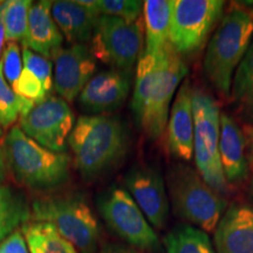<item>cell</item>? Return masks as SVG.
Here are the masks:
<instances>
[{
	"label": "cell",
	"instance_id": "6da1fadb",
	"mask_svg": "<svg viewBox=\"0 0 253 253\" xmlns=\"http://www.w3.org/2000/svg\"><path fill=\"white\" fill-rule=\"evenodd\" d=\"M188 67L171 43L158 54L142 52L136 67L131 112L138 129L151 141L166 130L170 104Z\"/></svg>",
	"mask_w": 253,
	"mask_h": 253
},
{
	"label": "cell",
	"instance_id": "7a4b0ae2",
	"mask_svg": "<svg viewBox=\"0 0 253 253\" xmlns=\"http://www.w3.org/2000/svg\"><path fill=\"white\" fill-rule=\"evenodd\" d=\"M67 144L75 169L86 179H95L122 163L130 149V134L119 116L84 115L75 122Z\"/></svg>",
	"mask_w": 253,
	"mask_h": 253
},
{
	"label": "cell",
	"instance_id": "3957f363",
	"mask_svg": "<svg viewBox=\"0 0 253 253\" xmlns=\"http://www.w3.org/2000/svg\"><path fill=\"white\" fill-rule=\"evenodd\" d=\"M7 169L15 181L37 191L61 188L71 177L72 160L66 153L50 151L12 126L4 140Z\"/></svg>",
	"mask_w": 253,
	"mask_h": 253
},
{
	"label": "cell",
	"instance_id": "277c9868",
	"mask_svg": "<svg viewBox=\"0 0 253 253\" xmlns=\"http://www.w3.org/2000/svg\"><path fill=\"white\" fill-rule=\"evenodd\" d=\"M253 40V17L242 7H232L221 18L214 31L203 61L205 77L225 97L238 66Z\"/></svg>",
	"mask_w": 253,
	"mask_h": 253
},
{
	"label": "cell",
	"instance_id": "5b68a950",
	"mask_svg": "<svg viewBox=\"0 0 253 253\" xmlns=\"http://www.w3.org/2000/svg\"><path fill=\"white\" fill-rule=\"evenodd\" d=\"M31 220L52 224L80 253L100 248V225L89 203L80 192H52L31 204Z\"/></svg>",
	"mask_w": 253,
	"mask_h": 253
},
{
	"label": "cell",
	"instance_id": "8992f818",
	"mask_svg": "<svg viewBox=\"0 0 253 253\" xmlns=\"http://www.w3.org/2000/svg\"><path fill=\"white\" fill-rule=\"evenodd\" d=\"M168 191L173 212L189 225L212 232L227 209V199L211 188L197 170L177 163L168 173Z\"/></svg>",
	"mask_w": 253,
	"mask_h": 253
},
{
	"label": "cell",
	"instance_id": "52a82bcc",
	"mask_svg": "<svg viewBox=\"0 0 253 253\" xmlns=\"http://www.w3.org/2000/svg\"><path fill=\"white\" fill-rule=\"evenodd\" d=\"M192 114L197 171L211 188L226 197L230 194V185L224 176L219 157V106L210 93L199 87H192Z\"/></svg>",
	"mask_w": 253,
	"mask_h": 253
},
{
	"label": "cell",
	"instance_id": "ba28073f",
	"mask_svg": "<svg viewBox=\"0 0 253 253\" xmlns=\"http://www.w3.org/2000/svg\"><path fill=\"white\" fill-rule=\"evenodd\" d=\"M97 209L107 226L126 245L151 253L161 251L160 238L125 189L110 186L103 191L97 198Z\"/></svg>",
	"mask_w": 253,
	"mask_h": 253
},
{
	"label": "cell",
	"instance_id": "9c48e42d",
	"mask_svg": "<svg viewBox=\"0 0 253 253\" xmlns=\"http://www.w3.org/2000/svg\"><path fill=\"white\" fill-rule=\"evenodd\" d=\"M224 6L223 0H172L169 41L179 55L192 56L203 49Z\"/></svg>",
	"mask_w": 253,
	"mask_h": 253
},
{
	"label": "cell",
	"instance_id": "30bf717a",
	"mask_svg": "<svg viewBox=\"0 0 253 253\" xmlns=\"http://www.w3.org/2000/svg\"><path fill=\"white\" fill-rule=\"evenodd\" d=\"M143 24L140 20L128 23L120 18L100 15L90 39V52L114 69L131 71L142 54Z\"/></svg>",
	"mask_w": 253,
	"mask_h": 253
},
{
	"label": "cell",
	"instance_id": "8fae6325",
	"mask_svg": "<svg viewBox=\"0 0 253 253\" xmlns=\"http://www.w3.org/2000/svg\"><path fill=\"white\" fill-rule=\"evenodd\" d=\"M75 122L69 104L61 97L49 95L20 116V129L46 149L65 153Z\"/></svg>",
	"mask_w": 253,
	"mask_h": 253
},
{
	"label": "cell",
	"instance_id": "7c38bea8",
	"mask_svg": "<svg viewBox=\"0 0 253 253\" xmlns=\"http://www.w3.org/2000/svg\"><path fill=\"white\" fill-rule=\"evenodd\" d=\"M125 184L150 225L163 230L169 219L170 204L160 169L151 164H137L126 172Z\"/></svg>",
	"mask_w": 253,
	"mask_h": 253
},
{
	"label": "cell",
	"instance_id": "4fadbf2b",
	"mask_svg": "<svg viewBox=\"0 0 253 253\" xmlns=\"http://www.w3.org/2000/svg\"><path fill=\"white\" fill-rule=\"evenodd\" d=\"M53 87L66 102H73L95 75L96 60L86 43H73L54 55Z\"/></svg>",
	"mask_w": 253,
	"mask_h": 253
},
{
	"label": "cell",
	"instance_id": "5bb4252c",
	"mask_svg": "<svg viewBox=\"0 0 253 253\" xmlns=\"http://www.w3.org/2000/svg\"><path fill=\"white\" fill-rule=\"evenodd\" d=\"M130 93V74L119 69L99 72L79 95V104L91 115H104L126 102Z\"/></svg>",
	"mask_w": 253,
	"mask_h": 253
},
{
	"label": "cell",
	"instance_id": "9a60e30c",
	"mask_svg": "<svg viewBox=\"0 0 253 253\" xmlns=\"http://www.w3.org/2000/svg\"><path fill=\"white\" fill-rule=\"evenodd\" d=\"M214 230L216 253H253V204L232 203Z\"/></svg>",
	"mask_w": 253,
	"mask_h": 253
},
{
	"label": "cell",
	"instance_id": "2e32d148",
	"mask_svg": "<svg viewBox=\"0 0 253 253\" xmlns=\"http://www.w3.org/2000/svg\"><path fill=\"white\" fill-rule=\"evenodd\" d=\"M168 148L173 157L189 162L194 156L192 87L185 80L176 93L168 120Z\"/></svg>",
	"mask_w": 253,
	"mask_h": 253
},
{
	"label": "cell",
	"instance_id": "e0dca14e",
	"mask_svg": "<svg viewBox=\"0 0 253 253\" xmlns=\"http://www.w3.org/2000/svg\"><path fill=\"white\" fill-rule=\"evenodd\" d=\"M53 1L32 2L23 47L46 59H53L62 48L63 36L52 17Z\"/></svg>",
	"mask_w": 253,
	"mask_h": 253
},
{
	"label": "cell",
	"instance_id": "ac0fdd59",
	"mask_svg": "<svg viewBox=\"0 0 253 253\" xmlns=\"http://www.w3.org/2000/svg\"><path fill=\"white\" fill-rule=\"evenodd\" d=\"M219 157L226 182L239 184L249 176L250 164L246 154V138L236 120L229 114H220Z\"/></svg>",
	"mask_w": 253,
	"mask_h": 253
},
{
	"label": "cell",
	"instance_id": "d6986e66",
	"mask_svg": "<svg viewBox=\"0 0 253 253\" xmlns=\"http://www.w3.org/2000/svg\"><path fill=\"white\" fill-rule=\"evenodd\" d=\"M52 17L68 42L84 43L91 39L100 15L79 1L58 0L52 4Z\"/></svg>",
	"mask_w": 253,
	"mask_h": 253
},
{
	"label": "cell",
	"instance_id": "ffe728a7",
	"mask_svg": "<svg viewBox=\"0 0 253 253\" xmlns=\"http://www.w3.org/2000/svg\"><path fill=\"white\" fill-rule=\"evenodd\" d=\"M143 19L145 27L144 52L158 54L170 43L171 1L168 0L143 1Z\"/></svg>",
	"mask_w": 253,
	"mask_h": 253
},
{
	"label": "cell",
	"instance_id": "44dd1931",
	"mask_svg": "<svg viewBox=\"0 0 253 253\" xmlns=\"http://www.w3.org/2000/svg\"><path fill=\"white\" fill-rule=\"evenodd\" d=\"M30 253H80L52 224L30 220L21 227Z\"/></svg>",
	"mask_w": 253,
	"mask_h": 253
},
{
	"label": "cell",
	"instance_id": "7402d4cb",
	"mask_svg": "<svg viewBox=\"0 0 253 253\" xmlns=\"http://www.w3.org/2000/svg\"><path fill=\"white\" fill-rule=\"evenodd\" d=\"M231 100L240 119L253 125V40L244 59L237 68L231 86Z\"/></svg>",
	"mask_w": 253,
	"mask_h": 253
},
{
	"label": "cell",
	"instance_id": "603a6c76",
	"mask_svg": "<svg viewBox=\"0 0 253 253\" xmlns=\"http://www.w3.org/2000/svg\"><path fill=\"white\" fill-rule=\"evenodd\" d=\"M31 220V205L24 194L0 184V243Z\"/></svg>",
	"mask_w": 253,
	"mask_h": 253
},
{
	"label": "cell",
	"instance_id": "cb8c5ba5",
	"mask_svg": "<svg viewBox=\"0 0 253 253\" xmlns=\"http://www.w3.org/2000/svg\"><path fill=\"white\" fill-rule=\"evenodd\" d=\"M167 253H216L207 232L189 224H179L163 238Z\"/></svg>",
	"mask_w": 253,
	"mask_h": 253
},
{
	"label": "cell",
	"instance_id": "d4e9b609",
	"mask_svg": "<svg viewBox=\"0 0 253 253\" xmlns=\"http://www.w3.org/2000/svg\"><path fill=\"white\" fill-rule=\"evenodd\" d=\"M32 5L30 0H8L2 18L5 40L7 42H23L27 32L28 11Z\"/></svg>",
	"mask_w": 253,
	"mask_h": 253
},
{
	"label": "cell",
	"instance_id": "484cf974",
	"mask_svg": "<svg viewBox=\"0 0 253 253\" xmlns=\"http://www.w3.org/2000/svg\"><path fill=\"white\" fill-rule=\"evenodd\" d=\"M96 7L100 15L120 18L128 23L140 20L143 1L138 0H97Z\"/></svg>",
	"mask_w": 253,
	"mask_h": 253
},
{
	"label": "cell",
	"instance_id": "4316f807",
	"mask_svg": "<svg viewBox=\"0 0 253 253\" xmlns=\"http://www.w3.org/2000/svg\"><path fill=\"white\" fill-rule=\"evenodd\" d=\"M20 116L17 94L9 87L2 74V66L0 62V126L8 128Z\"/></svg>",
	"mask_w": 253,
	"mask_h": 253
},
{
	"label": "cell",
	"instance_id": "83f0119b",
	"mask_svg": "<svg viewBox=\"0 0 253 253\" xmlns=\"http://www.w3.org/2000/svg\"><path fill=\"white\" fill-rule=\"evenodd\" d=\"M23 66L28 69L38 78V80L42 84L43 90L49 95L53 88V75H52V62L48 59L43 58L31 49L23 47Z\"/></svg>",
	"mask_w": 253,
	"mask_h": 253
},
{
	"label": "cell",
	"instance_id": "f1b7e54d",
	"mask_svg": "<svg viewBox=\"0 0 253 253\" xmlns=\"http://www.w3.org/2000/svg\"><path fill=\"white\" fill-rule=\"evenodd\" d=\"M12 89L14 90V93L19 97L33 101L34 103L40 102V101L46 99L47 96H49L45 93L42 84L38 80L36 75L26 68H23L20 77L12 84Z\"/></svg>",
	"mask_w": 253,
	"mask_h": 253
},
{
	"label": "cell",
	"instance_id": "f546056e",
	"mask_svg": "<svg viewBox=\"0 0 253 253\" xmlns=\"http://www.w3.org/2000/svg\"><path fill=\"white\" fill-rule=\"evenodd\" d=\"M0 62H1L2 74L6 82H8V84H13L20 77L24 68L23 55L17 42L6 43Z\"/></svg>",
	"mask_w": 253,
	"mask_h": 253
},
{
	"label": "cell",
	"instance_id": "4dcf8cb0",
	"mask_svg": "<svg viewBox=\"0 0 253 253\" xmlns=\"http://www.w3.org/2000/svg\"><path fill=\"white\" fill-rule=\"evenodd\" d=\"M0 253H30L21 231H14L0 243Z\"/></svg>",
	"mask_w": 253,
	"mask_h": 253
},
{
	"label": "cell",
	"instance_id": "1f68e13d",
	"mask_svg": "<svg viewBox=\"0 0 253 253\" xmlns=\"http://www.w3.org/2000/svg\"><path fill=\"white\" fill-rule=\"evenodd\" d=\"M94 253H140L131 246L126 244H116V243H108L104 244L95 251Z\"/></svg>",
	"mask_w": 253,
	"mask_h": 253
},
{
	"label": "cell",
	"instance_id": "d6a6232c",
	"mask_svg": "<svg viewBox=\"0 0 253 253\" xmlns=\"http://www.w3.org/2000/svg\"><path fill=\"white\" fill-rule=\"evenodd\" d=\"M244 135L246 138V154H248L249 164L253 168V125L245 126Z\"/></svg>",
	"mask_w": 253,
	"mask_h": 253
},
{
	"label": "cell",
	"instance_id": "836d02e7",
	"mask_svg": "<svg viewBox=\"0 0 253 253\" xmlns=\"http://www.w3.org/2000/svg\"><path fill=\"white\" fill-rule=\"evenodd\" d=\"M7 162H6V155L4 149V142H0V184L2 179L5 178L6 172H7Z\"/></svg>",
	"mask_w": 253,
	"mask_h": 253
},
{
	"label": "cell",
	"instance_id": "e575fe53",
	"mask_svg": "<svg viewBox=\"0 0 253 253\" xmlns=\"http://www.w3.org/2000/svg\"><path fill=\"white\" fill-rule=\"evenodd\" d=\"M4 40H5V32H4V26H2V24H0V54H1V50H2V45H4Z\"/></svg>",
	"mask_w": 253,
	"mask_h": 253
},
{
	"label": "cell",
	"instance_id": "d590c367",
	"mask_svg": "<svg viewBox=\"0 0 253 253\" xmlns=\"http://www.w3.org/2000/svg\"><path fill=\"white\" fill-rule=\"evenodd\" d=\"M250 192H251V195L253 196V176L251 178V183H250Z\"/></svg>",
	"mask_w": 253,
	"mask_h": 253
},
{
	"label": "cell",
	"instance_id": "8d00e7d4",
	"mask_svg": "<svg viewBox=\"0 0 253 253\" xmlns=\"http://www.w3.org/2000/svg\"><path fill=\"white\" fill-rule=\"evenodd\" d=\"M0 135H1V126H0Z\"/></svg>",
	"mask_w": 253,
	"mask_h": 253
},
{
	"label": "cell",
	"instance_id": "74e56055",
	"mask_svg": "<svg viewBox=\"0 0 253 253\" xmlns=\"http://www.w3.org/2000/svg\"><path fill=\"white\" fill-rule=\"evenodd\" d=\"M252 17H253V14H252Z\"/></svg>",
	"mask_w": 253,
	"mask_h": 253
}]
</instances>
